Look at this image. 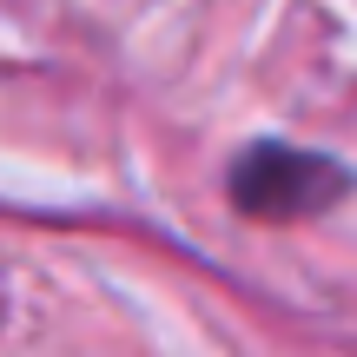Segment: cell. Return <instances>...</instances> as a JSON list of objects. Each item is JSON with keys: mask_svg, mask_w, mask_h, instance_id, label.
I'll return each instance as SVG.
<instances>
[{"mask_svg": "<svg viewBox=\"0 0 357 357\" xmlns=\"http://www.w3.org/2000/svg\"><path fill=\"white\" fill-rule=\"evenodd\" d=\"M351 172L337 166L331 153H311V146L291 139H258L238 153L225 192L245 218H265V225H298V218H318L344 199Z\"/></svg>", "mask_w": 357, "mask_h": 357, "instance_id": "1", "label": "cell"}]
</instances>
